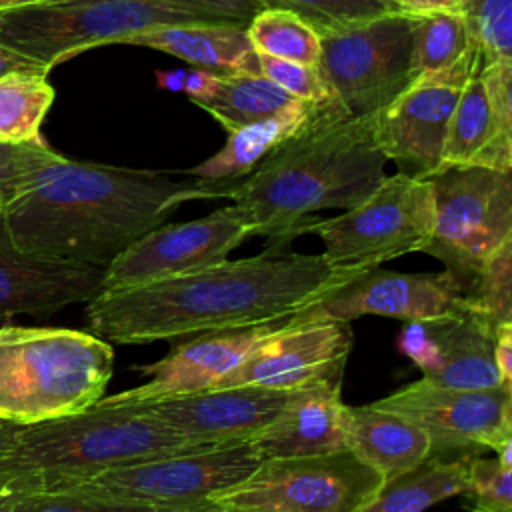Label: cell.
I'll list each match as a JSON object with an SVG mask.
<instances>
[{
	"instance_id": "cell-1",
	"label": "cell",
	"mask_w": 512,
	"mask_h": 512,
	"mask_svg": "<svg viewBox=\"0 0 512 512\" xmlns=\"http://www.w3.org/2000/svg\"><path fill=\"white\" fill-rule=\"evenodd\" d=\"M0 190L20 250L96 268H106L184 202L224 198L216 182L68 160L42 138L16 146L0 162Z\"/></svg>"
},
{
	"instance_id": "cell-2",
	"label": "cell",
	"mask_w": 512,
	"mask_h": 512,
	"mask_svg": "<svg viewBox=\"0 0 512 512\" xmlns=\"http://www.w3.org/2000/svg\"><path fill=\"white\" fill-rule=\"evenodd\" d=\"M362 272L338 268L324 254L264 250L136 288L102 290L86 306V324L108 344L274 324L310 310Z\"/></svg>"
},
{
	"instance_id": "cell-3",
	"label": "cell",
	"mask_w": 512,
	"mask_h": 512,
	"mask_svg": "<svg viewBox=\"0 0 512 512\" xmlns=\"http://www.w3.org/2000/svg\"><path fill=\"white\" fill-rule=\"evenodd\" d=\"M386 162L374 114L350 118L332 98L294 138L222 190L248 220L252 236H264L266 250L282 252L314 212L364 202L386 176Z\"/></svg>"
},
{
	"instance_id": "cell-4",
	"label": "cell",
	"mask_w": 512,
	"mask_h": 512,
	"mask_svg": "<svg viewBox=\"0 0 512 512\" xmlns=\"http://www.w3.org/2000/svg\"><path fill=\"white\" fill-rule=\"evenodd\" d=\"M202 446L132 404L108 396L58 420L22 426L0 458V476L26 492L58 490L106 470Z\"/></svg>"
},
{
	"instance_id": "cell-5",
	"label": "cell",
	"mask_w": 512,
	"mask_h": 512,
	"mask_svg": "<svg viewBox=\"0 0 512 512\" xmlns=\"http://www.w3.org/2000/svg\"><path fill=\"white\" fill-rule=\"evenodd\" d=\"M112 346L70 328H0V420L34 426L78 414L104 396Z\"/></svg>"
},
{
	"instance_id": "cell-6",
	"label": "cell",
	"mask_w": 512,
	"mask_h": 512,
	"mask_svg": "<svg viewBox=\"0 0 512 512\" xmlns=\"http://www.w3.org/2000/svg\"><path fill=\"white\" fill-rule=\"evenodd\" d=\"M194 22L214 20L156 0H48L0 12V44L52 70L84 50L126 44L152 28Z\"/></svg>"
},
{
	"instance_id": "cell-7",
	"label": "cell",
	"mask_w": 512,
	"mask_h": 512,
	"mask_svg": "<svg viewBox=\"0 0 512 512\" xmlns=\"http://www.w3.org/2000/svg\"><path fill=\"white\" fill-rule=\"evenodd\" d=\"M434 230V188L430 178L404 172L384 176L358 206L334 218L310 216L296 236L314 234L324 258L338 268L370 270L410 252H422Z\"/></svg>"
},
{
	"instance_id": "cell-8",
	"label": "cell",
	"mask_w": 512,
	"mask_h": 512,
	"mask_svg": "<svg viewBox=\"0 0 512 512\" xmlns=\"http://www.w3.org/2000/svg\"><path fill=\"white\" fill-rule=\"evenodd\" d=\"M264 460L250 442L194 446L106 470L58 488L172 512H198L244 482Z\"/></svg>"
},
{
	"instance_id": "cell-9",
	"label": "cell",
	"mask_w": 512,
	"mask_h": 512,
	"mask_svg": "<svg viewBox=\"0 0 512 512\" xmlns=\"http://www.w3.org/2000/svg\"><path fill=\"white\" fill-rule=\"evenodd\" d=\"M434 230L422 252L438 258L464 288L512 240V172L448 166L432 178Z\"/></svg>"
},
{
	"instance_id": "cell-10",
	"label": "cell",
	"mask_w": 512,
	"mask_h": 512,
	"mask_svg": "<svg viewBox=\"0 0 512 512\" xmlns=\"http://www.w3.org/2000/svg\"><path fill=\"white\" fill-rule=\"evenodd\" d=\"M316 66L350 118L380 112L416 78L410 16L394 10L320 34Z\"/></svg>"
},
{
	"instance_id": "cell-11",
	"label": "cell",
	"mask_w": 512,
	"mask_h": 512,
	"mask_svg": "<svg viewBox=\"0 0 512 512\" xmlns=\"http://www.w3.org/2000/svg\"><path fill=\"white\" fill-rule=\"evenodd\" d=\"M384 480L350 450L264 460L212 504L252 512H362Z\"/></svg>"
},
{
	"instance_id": "cell-12",
	"label": "cell",
	"mask_w": 512,
	"mask_h": 512,
	"mask_svg": "<svg viewBox=\"0 0 512 512\" xmlns=\"http://www.w3.org/2000/svg\"><path fill=\"white\" fill-rule=\"evenodd\" d=\"M370 406L416 424L430 456L472 458L512 440V386L458 390L420 378Z\"/></svg>"
},
{
	"instance_id": "cell-13",
	"label": "cell",
	"mask_w": 512,
	"mask_h": 512,
	"mask_svg": "<svg viewBox=\"0 0 512 512\" xmlns=\"http://www.w3.org/2000/svg\"><path fill=\"white\" fill-rule=\"evenodd\" d=\"M480 66L474 42L446 68L416 76L386 108L374 114V132L386 160L398 172L432 178L440 170L444 138L456 102Z\"/></svg>"
},
{
	"instance_id": "cell-14",
	"label": "cell",
	"mask_w": 512,
	"mask_h": 512,
	"mask_svg": "<svg viewBox=\"0 0 512 512\" xmlns=\"http://www.w3.org/2000/svg\"><path fill=\"white\" fill-rule=\"evenodd\" d=\"M250 236L252 228L236 204L220 206L198 220L164 222L104 268L102 290L136 288L204 270L228 260Z\"/></svg>"
},
{
	"instance_id": "cell-15",
	"label": "cell",
	"mask_w": 512,
	"mask_h": 512,
	"mask_svg": "<svg viewBox=\"0 0 512 512\" xmlns=\"http://www.w3.org/2000/svg\"><path fill=\"white\" fill-rule=\"evenodd\" d=\"M352 344L350 322L298 314L214 388L308 390L322 384H342Z\"/></svg>"
},
{
	"instance_id": "cell-16",
	"label": "cell",
	"mask_w": 512,
	"mask_h": 512,
	"mask_svg": "<svg viewBox=\"0 0 512 512\" xmlns=\"http://www.w3.org/2000/svg\"><path fill=\"white\" fill-rule=\"evenodd\" d=\"M298 392L260 386H222L132 406L202 446L238 444L250 442L272 426Z\"/></svg>"
},
{
	"instance_id": "cell-17",
	"label": "cell",
	"mask_w": 512,
	"mask_h": 512,
	"mask_svg": "<svg viewBox=\"0 0 512 512\" xmlns=\"http://www.w3.org/2000/svg\"><path fill=\"white\" fill-rule=\"evenodd\" d=\"M468 312L464 288L446 270L404 274L370 268L322 302L302 312L306 318L350 322L360 316H388L426 322Z\"/></svg>"
},
{
	"instance_id": "cell-18",
	"label": "cell",
	"mask_w": 512,
	"mask_h": 512,
	"mask_svg": "<svg viewBox=\"0 0 512 512\" xmlns=\"http://www.w3.org/2000/svg\"><path fill=\"white\" fill-rule=\"evenodd\" d=\"M288 320L190 336L158 362L140 366V372L148 376L146 384L108 398L118 404H138L214 388L278 334Z\"/></svg>"
},
{
	"instance_id": "cell-19",
	"label": "cell",
	"mask_w": 512,
	"mask_h": 512,
	"mask_svg": "<svg viewBox=\"0 0 512 512\" xmlns=\"http://www.w3.org/2000/svg\"><path fill=\"white\" fill-rule=\"evenodd\" d=\"M398 346L432 384L458 390L506 386L492 358L494 332L470 312L410 322L404 326Z\"/></svg>"
},
{
	"instance_id": "cell-20",
	"label": "cell",
	"mask_w": 512,
	"mask_h": 512,
	"mask_svg": "<svg viewBox=\"0 0 512 512\" xmlns=\"http://www.w3.org/2000/svg\"><path fill=\"white\" fill-rule=\"evenodd\" d=\"M104 268L70 264L20 250L0 212V318L50 316L90 302L102 290Z\"/></svg>"
},
{
	"instance_id": "cell-21",
	"label": "cell",
	"mask_w": 512,
	"mask_h": 512,
	"mask_svg": "<svg viewBox=\"0 0 512 512\" xmlns=\"http://www.w3.org/2000/svg\"><path fill=\"white\" fill-rule=\"evenodd\" d=\"M340 384L300 390L286 412L250 440L262 460L312 458L348 450Z\"/></svg>"
},
{
	"instance_id": "cell-22",
	"label": "cell",
	"mask_w": 512,
	"mask_h": 512,
	"mask_svg": "<svg viewBox=\"0 0 512 512\" xmlns=\"http://www.w3.org/2000/svg\"><path fill=\"white\" fill-rule=\"evenodd\" d=\"M126 44L152 48L176 56L214 76L256 74L258 56L252 50L246 26L230 22L168 24L134 34Z\"/></svg>"
},
{
	"instance_id": "cell-23",
	"label": "cell",
	"mask_w": 512,
	"mask_h": 512,
	"mask_svg": "<svg viewBox=\"0 0 512 512\" xmlns=\"http://www.w3.org/2000/svg\"><path fill=\"white\" fill-rule=\"evenodd\" d=\"M348 450L384 482L394 480L430 458L428 436L410 420L368 406H346Z\"/></svg>"
},
{
	"instance_id": "cell-24",
	"label": "cell",
	"mask_w": 512,
	"mask_h": 512,
	"mask_svg": "<svg viewBox=\"0 0 512 512\" xmlns=\"http://www.w3.org/2000/svg\"><path fill=\"white\" fill-rule=\"evenodd\" d=\"M330 100L332 98L320 102L296 100L294 104L260 122L230 132L228 142L220 152L184 172L198 180L216 184L240 180L250 174L266 156L294 138L306 124H310Z\"/></svg>"
},
{
	"instance_id": "cell-25",
	"label": "cell",
	"mask_w": 512,
	"mask_h": 512,
	"mask_svg": "<svg viewBox=\"0 0 512 512\" xmlns=\"http://www.w3.org/2000/svg\"><path fill=\"white\" fill-rule=\"evenodd\" d=\"M480 68L482 62L466 82L452 112L440 170L448 166H480L512 172V134L504 132L494 120Z\"/></svg>"
},
{
	"instance_id": "cell-26",
	"label": "cell",
	"mask_w": 512,
	"mask_h": 512,
	"mask_svg": "<svg viewBox=\"0 0 512 512\" xmlns=\"http://www.w3.org/2000/svg\"><path fill=\"white\" fill-rule=\"evenodd\" d=\"M192 102L206 110L230 134L284 110L296 98L256 72L232 76L212 74L206 92L192 98Z\"/></svg>"
},
{
	"instance_id": "cell-27",
	"label": "cell",
	"mask_w": 512,
	"mask_h": 512,
	"mask_svg": "<svg viewBox=\"0 0 512 512\" xmlns=\"http://www.w3.org/2000/svg\"><path fill=\"white\" fill-rule=\"evenodd\" d=\"M468 460L430 456L410 472L384 482L362 512H424L446 498L464 494Z\"/></svg>"
},
{
	"instance_id": "cell-28",
	"label": "cell",
	"mask_w": 512,
	"mask_h": 512,
	"mask_svg": "<svg viewBox=\"0 0 512 512\" xmlns=\"http://www.w3.org/2000/svg\"><path fill=\"white\" fill-rule=\"evenodd\" d=\"M54 102V88L42 74L0 78V144L20 146L40 140V126Z\"/></svg>"
},
{
	"instance_id": "cell-29",
	"label": "cell",
	"mask_w": 512,
	"mask_h": 512,
	"mask_svg": "<svg viewBox=\"0 0 512 512\" xmlns=\"http://www.w3.org/2000/svg\"><path fill=\"white\" fill-rule=\"evenodd\" d=\"M246 36L258 56H270L296 64L316 66L320 36L294 12L262 8L246 26Z\"/></svg>"
},
{
	"instance_id": "cell-30",
	"label": "cell",
	"mask_w": 512,
	"mask_h": 512,
	"mask_svg": "<svg viewBox=\"0 0 512 512\" xmlns=\"http://www.w3.org/2000/svg\"><path fill=\"white\" fill-rule=\"evenodd\" d=\"M408 16L412 24L414 76L446 68L472 42L464 12L440 10V12H416Z\"/></svg>"
},
{
	"instance_id": "cell-31",
	"label": "cell",
	"mask_w": 512,
	"mask_h": 512,
	"mask_svg": "<svg viewBox=\"0 0 512 512\" xmlns=\"http://www.w3.org/2000/svg\"><path fill=\"white\" fill-rule=\"evenodd\" d=\"M464 298L468 312L494 334L500 326L512 324V240L484 262Z\"/></svg>"
},
{
	"instance_id": "cell-32",
	"label": "cell",
	"mask_w": 512,
	"mask_h": 512,
	"mask_svg": "<svg viewBox=\"0 0 512 512\" xmlns=\"http://www.w3.org/2000/svg\"><path fill=\"white\" fill-rule=\"evenodd\" d=\"M464 16L482 68L512 62V0H466Z\"/></svg>"
},
{
	"instance_id": "cell-33",
	"label": "cell",
	"mask_w": 512,
	"mask_h": 512,
	"mask_svg": "<svg viewBox=\"0 0 512 512\" xmlns=\"http://www.w3.org/2000/svg\"><path fill=\"white\" fill-rule=\"evenodd\" d=\"M264 8H282L308 22L318 36L400 10L382 0H258Z\"/></svg>"
},
{
	"instance_id": "cell-34",
	"label": "cell",
	"mask_w": 512,
	"mask_h": 512,
	"mask_svg": "<svg viewBox=\"0 0 512 512\" xmlns=\"http://www.w3.org/2000/svg\"><path fill=\"white\" fill-rule=\"evenodd\" d=\"M468 512H512V466L498 458L468 460Z\"/></svg>"
},
{
	"instance_id": "cell-35",
	"label": "cell",
	"mask_w": 512,
	"mask_h": 512,
	"mask_svg": "<svg viewBox=\"0 0 512 512\" xmlns=\"http://www.w3.org/2000/svg\"><path fill=\"white\" fill-rule=\"evenodd\" d=\"M12 512H172L164 508L120 502L76 490H38L16 498Z\"/></svg>"
},
{
	"instance_id": "cell-36",
	"label": "cell",
	"mask_w": 512,
	"mask_h": 512,
	"mask_svg": "<svg viewBox=\"0 0 512 512\" xmlns=\"http://www.w3.org/2000/svg\"><path fill=\"white\" fill-rule=\"evenodd\" d=\"M258 72L296 100L320 102V100L334 98L318 66H306V64H296V62L278 60L270 56H258Z\"/></svg>"
},
{
	"instance_id": "cell-37",
	"label": "cell",
	"mask_w": 512,
	"mask_h": 512,
	"mask_svg": "<svg viewBox=\"0 0 512 512\" xmlns=\"http://www.w3.org/2000/svg\"><path fill=\"white\" fill-rule=\"evenodd\" d=\"M188 14L214 22H230L248 26V22L264 8L258 0H156Z\"/></svg>"
},
{
	"instance_id": "cell-38",
	"label": "cell",
	"mask_w": 512,
	"mask_h": 512,
	"mask_svg": "<svg viewBox=\"0 0 512 512\" xmlns=\"http://www.w3.org/2000/svg\"><path fill=\"white\" fill-rule=\"evenodd\" d=\"M492 358H494V366L500 374V380L506 386H512V324L500 326L496 330Z\"/></svg>"
},
{
	"instance_id": "cell-39",
	"label": "cell",
	"mask_w": 512,
	"mask_h": 512,
	"mask_svg": "<svg viewBox=\"0 0 512 512\" xmlns=\"http://www.w3.org/2000/svg\"><path fill=\"white\" fill-rule=\"evenodd\" d=\"M48 68L38 64L36 60L0 44V78L12 76V74H42L48 76Z\"/></svg>"
},
{
	"instance_id": "cell-40",
	"label": "cell",
	"mask_w": 512,
	"mask_h": 512,
	"mask_svg": "<svg viewBox=\"0 0 512 512\" xmlns=\"http://www.w3.org/2000/svg\"><path fill=\"white\" fill-rule=\"evenodd\" d=\"M466 0H398L402 12H464Z\"/></svg>"
},
{
	"instance_id": "cell-41",
	"label": "cell",
	"mask_w": 512,
	"mask_h": 512,
	"mask_svg": "<svg viewBox=\"0 0 512 512\" xmlns=\"http://www.w3.org/2000/svg\"><path fill=\"white\" fill-rule=\"evenodd\" d=\"M26 490L10 476H0V512H12V506Z\"/></svg>"
},
{
	"instance_id": "cell-42",
	"label": "cell",
	"mask_w": 512,
	"mask_h": 512,
	"mask_svg": "<svg viewBox=\"0 0 512 512\" xmlns=\"http://www.w3.org/2000/svg\"><path fill=\"white\" fill-rule=\"evenodd\" d=\"M20 428L22 426H16V424L0 420V458L8 452V448L12 446V442H14V438H16Z\"/></svg>"
},
{
	"instance_id": "cell-43",
	"label": "cell",
	"mask_w": 512,
	"mask_h": 512,
	"mask_svg": "<svg viewBox=\"0 0 512 512\" xmlns=\"http://www.w3.org/2000/svg\"><path fill=\"white\" fill-rule=\"evenodd\" d=\"M48 0H0V12H8V10H16V8H26V6H34V4H42Z\"/></svg>"
},
{
	"instance_id": "cell-44",
	"label": "cell",
	"mask_w": 512,
	"mask_h": 512,
	"mask_svg": "<svg viewBox=\"0 0 512 512\" xmlns=\"http://www.w3.org/2000/svg\"><path fill=\"white\" fill-rule=\"evenodd\" d=\"M198 512H252V510H242V508H228V506H218V504H208L200 508Z\"/></svg>"
},
{
	"instance_id": "cell-45",
	"label": "cell",
	"mask_w": 512,
	"mask_h": 512,
	"mask_svg": "<svg viewBox=\"0 0 512 512\" xmlns=\"http://www.w3.org/2000/svg\"><path fill=\"white\" fill-rule=\"evenodd\" d=\"M14 148H16V146H6V144H0V160L8 158V156L14 152Z\"/></svg>"
},
{
	"instance_id": "cell-46",
	"label": "cell",
	"mask_w": 512,
	"mask_h": 512,
	"mask_svg": "<svg viewBox=\"0 0 512 512\" xmlns=\"http://www.w3.org/2000/svg\"><path fill=\"white\" fill-rule=\"evenodd\" d=\"M382 2H386V4H392V6H396V8H400V6H398V0H382Z\"/></svg>"
},
{
	"instance_id": "cell-47",
	"label": "cell",
	"mask_w": 512,
	"mask_h": 512,
	"mask_svg": "<svg viewBox=\"0 0 512 512\" xmlns=\"http://www.w3.org/2000/svg\"><path fill=\"white\" fill-rule=\"evenodd\" d=\"M6 160V158H4ZM2 162V160H0ZM0 212H2V190H0Z\"/></svg>"
}]
</instances>
